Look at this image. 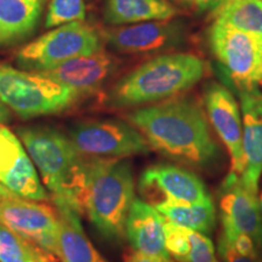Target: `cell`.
I'll return each mask as SVG.
<instances>
[{"mask_svg": "<svg viewBox=\"0 0 262 262\" xmlns=\"http://www.w3.org/2000/svg\"><path fill=\"white\" fill-rule=\"evenodd\" d=\"M126 119L150 148L176 162L204 169L220 157L205 110L194 97L175 96L147 104L127 113Z\"/></svg>", "mask_w": 262, "mask_h": 262, "instance_id": "cell-1", "label": "cell"}, {"mask_svg": "<svg viewBox=\"0 0 262 262\" xmlns=\"http://www.w3.org/2000/svg\"><path fill=\"white\" fill-rule=\"evenodd\" d=\"M135 199V179L131 164L124 158H85L80 192L85 214L103 238H125L127 214Z\"/></svg>", "mask_w": 262, "mask_h": 262, "instance_id": "cell-2", "label": "cell"}, {"mask_svg": "<svg viewBox=\"0 0 262 262\" xmlns=\"http://www.w3.org/2000/svg\"><path fill=\"white\" fill-rule=\"evenodd\" d=\"M206 63L192 54H165L149 60L117 83L108 102L113 107H141L179 96L201 81Z\"/></svg>", "mask_w": 262, "mask_h": 262, "instance_id": "cell-3", "label": "cell"}, {"mask_svg": "<svg viewBox=\"0 0 262 262\" xmlns=\"http://www.w3.org/2000/svg\"><path fill=\"white\" fill-rule=\"evenodd\" d=\"M17 135L54 204L64 203L83 215L80 192L85 158L75 149L70 136L51 126L18 127Z\"/></svg>", "mask_w": 262, "mask_h": 262, "instance_id": "cell-4", "label": "cell"}, {"mask_svg": "<svg viewBox=\"0 0 262 262\" xmlns=\"http://www.w3.org/2000/svg\"><path fill=\"white\" fill-rule=\"evenodd\" d=\"M78 100L74 91L39 73L0 64V101L24 119L64 112Z\"/></svg>", "mask_w": 262, "mask_h": 262, "instance_id": "cell-5", "label": "cell"}, {"mask_svg": "<svg viewBox=\"0 0 262 262\" xmlns=\"http://www.w3.org/2000/svg\"><path fill=\"white\" fill-rule=\"evenodd\" d=\"M102 50V40L83 21L62 25L29 42L16 54V63L28 72L51 70L74 57Z\"/></svg>", "mask_w": 262, "mask_h": 262, "instance_id": "cell-6", "label": "cell"}, {"mask_svg": "<svg viewBox=\"0 0 262 262\" xmlns=\"http://www.w3.org/2000/svg\"><path fill=\"white\" fill-rule=\"evenodd\" d=\"M68 136L78 153L86 159H113L147 155L145 136L129 122L118 119L84 120L74 124Z\"/></svg>", "mask_w": 262, "mask_h": 262, "instance_id": "cell-7", "label": "cell"}, {"mask_svg": "<svg viewBox=\"0 0 262 262\" xmlns=\"http://www.w3.org/2000/svg\"><path fill=\"white\" fill-rule=\"evenodd\" d=\"M211 51L237 90L262 88V40L215 22L209 34Z\"/></svg>", "mask_w": 262, "mask_h": 262, "instance_id": "cell-8", "label": "cell"}, {"mask_svg": "<svg viewBox=\"0 0 262 262\" xmlns=\"http://www.w3.org/2000/svg\"><path fill=\"white\" fill-rule=\"evenodd\" d=\"M137 187L145 202L153 206L169 201L199 203L211 198L201 178L172 164L148 166L141 173Z\"/></svg>", "mask_w": 262, "mask_h": 262, "instance_id": "cell-9", "label": "cell"}, {"mask_svg": "<svg viewBox=\"0 0 262 262\" xmlns=\"http://www.w3.org/2000/svg\"><path fill=\"white\" fill-rule=\"evenodd\" d=\"M58 215L56 208L18 195L0 201V224L52 255ZM54 256V255H52Z\"/></svg>", "mask_w": 262, "mask_h": 262, "instance_id": "cell-10", "label": "cell"}, {"mask_svg": "<svg viewBox=\"0 0 262 262\" xmlns=\"http://www.w3.org/2000/svg\"><path fill=\"white\" fill-rule=\"evenodd\" d=\"M222 228L242 232L262 251V217L257 193L244 185L241 175L229 171L217 191Z\"/></svg>", "mask_w": 262, "mask_h": 262, "instance_id": "cell-11", "label": "cell"}, {"mask_svg": "<svg viewBox=\"0 0 262 262\" xmlns=\"http://www.w3.org/2000/svg\"><path fill=\"white\" fill-rule=\"evenodd\" d=\"M0 185L29 201L51 198L41 185L24 143L9 127H0Z\"/></svg>", "mask_w": 262, "mask_h": 262, "instance_id": "cell-12", "label": "cell"}, {"mask_svg": "<svg viewBox=\"0 0 262 262\" xmlns=\"http://www.w3.org/2000/svg\"><path fill=\"white\" fill-rule=\"evenodd\" d=\"M204 104L209 123L228 150L231 170L242 175L244 170L243 125L237 100L224 85L210 83L205 88Z\"/></svg>", "mask_w": 262, "mask_h": 262, "instance_id": "cell-13", "label": "cell"}, {"mask_svg": "<svg viewBox=\"0 0 262 262\" xmlns=\"http://www.w3.org/2000/svg\"><path fill=\"white\" fill-rule=\"evenodd\" d=\"M116 68L113 57L103 50L74 57L51 70L39 72L42 77L56 81L80 98L96 94Z\"/></svg>", "mask_w": 262, "mask_h": 262, "instance_id": "cell-14", "label": "cell"}, {"mask_svg": "<svg viewBox=\"0 0 262 262\" xmlns=\"http://www.w3.org/2000/svg\"><path fill=\"white\" fill-rule=\"evenodd\" d=\"M243 112L244 170L241 178L257 193L262 173V93L260 89L237 90Z\"/></svg>", "mask_w": 262, "mask_h": 262, "instance_id": "cell-15", "label": "cell"}, {"mask_svg": "<svg viewBox=\"0 0 262 262\" xmlns=\"http://www.w3.org/2000/svg\"><path fill=\"white\" fill-rule=\"evenodd\" d=\"M104 39L110 47L123 54H146L176 45L180 29L169 22H142L129 27L108 29Z\"/></svg>", "mask_w": 262, "mask_h": 262, "instance_id": "cell-16", "label": "cell"}, {"mask_svg": "<svg viewBox=\"0 0 262 262\" xmlns=\"http://www.w3.org/2000/svg\"><path fill=\"white\" fill-rule=\"evenodd\" d=\"M58 222L52 255L61 262H108L85 234L80 214L64 203H55Z\"/></svg>", "mask_w": 262, "mask_h": 262, "instance_id": "cell-17", "label": "cell"}, {"mask_svg": "<svg viewBox=\"0 0 262 262\" xmlns=\"http://www.w3.org/2000/svg\"><path fill=\"white\" fill-rule=\"evenodd\" d=\"M165 217L153 205L135 198L127 214L125 237L133 250L147 255L171 257L164 242Z\"/></svg>", "mask_w": 262, "mask_h": 262, "instance_id": "cell-18", "label": "cell"}, {"mask_svg": "<svg viewBox=\"0 0 262 262\" xmlns=\"http://www.w3.org/2000/svg\"><path fill=\"white\" fill-rule=\"evenodd\" d=\"M40 0H0V47H10L34 33L41 16Z\"/></svg>", "mask_w": 262, "mask_h": 262, "instance_id": "cell-19", "label": "cell"}, {"mask_svg": "<svg viewBox=\"0 0 262 262\" xmlns=\"http://www.w3.org/2000/svg\"><path fill=\"white\" fill-rule=\"evenodd\" d=\"M176 15V9L165 0H107L103 18L108 25H130L165 21Z\"/></svg>", "mask_w": 262, "mask_h": 262, "instance_id": "cell-20", "label": "cell"}, {"mask_svg": "<svg viewBox=\"0 0 262 262\" xmlns=\"http://www.w3.org/2000/svg\"><path fill=\"white\" fill-rule=\"evenodd\" d=\"M155 208L166 220L194 229L203 234H210L216 225V212L212 199L199 203L164 202Z\"/></svg>", "mask_w": 262, "mask_h": 262, "instance_id": "cell-21", "label": "cell"}, {"mask_svg": "<svg viewBox=\"0 0 262 262\" xmlns=\"http://www.w3.org/2000/svg\"><path fill=\"white\" fill-rule=\"evenodd\" d=\"M216 22L262 40V0H225L216 9Z\"/></svg>", "mask_w": 262, "mask_h": 262, "instance_id": "cell-22", "label": "cell"}, {"mask_svg": "<svg viewBox=\"0 0 262 262\" xmlns=\"http://www.w3.org/2000/svg\"><path fill=\"white\" fill-rule=\"evenodd\" d=\"M54 256L44 249L0 224V262H50Z\"/></svg>", "mask_w": 262, "mask_h": 262, "instance_id": "cell-23", "label": "cell"}, {"mask_svg": "<svg viewBox=\"0 0 262 262\" xmlns=\"http://www.w3.org/2000/svg\"><path fill=\"white\" fill-rule=\"evenodd\" d=\"M192 231L193 229L173 224L166 220L164 224V242L165 249L175 261L183 262L188 256L192 249Z\"/></svg>", "mask_w": 262, "mask_h": 262, "instance_id": "cell-24", "label": "cell"}, {"mask_svg": "<svg viewBox=\"0 0 262 262\" xmlns=\"http://www.w3.org/2000/svg\"><path fill=\"white\" fill-rule=\"evenodd\" d=\"M85 15L84 0H51L45 26L52 28L70 22L84 21Z\"/></svg>", "mask_w": 262, "mask_h": 262, "instance_id": "cell-25", "label": "cell"}, {"mask_svg": "<svg viewBox=\"0 0 262 262\" xmlns=\"http://www.w3.org/2000/svg\"><path fill=\"white\" fill-rule=\"evenodd\" d=\"M221 235L238 254L249 257H261V250L254 242V239L249 237L248 234L222 228Z\"/></svg>", "mask_w": 262, "mask_h": 262, "instance_id": "cell-26", "label": "cell"}, {"mask_svg": "<svg viewBox=\"0 0 262 262\" xmlns=\"http://www.w3.org/2000/svg\"><path fill=\"white\" fill-rule=\"evenodd\" d=\"M217 250L224 262H262V257H249L238 254L221 234L219 237Z\"/></svg>", "mask_w": 262, "mask_h": 262, "instance_id": "cell-27", "label": "cell"}, {"mask_svg": "<svg viewBox=\"0 0 262 262\" xmlns=\"http://www.w3.org/2000/svg\"><path fill=\"white\" fill-rule=\"evenodd\" d=\"M124 262H173L171 257H162V256H153V255H147L143 253L134 250L125 257Z\"/></svg>", "mask_w": 262, "mask_h": 262, "instance_id": "cell-28", "label": "cell"}, {"mask_svg": "<svg viewBox=\"0 0 262 262\" xmlns=\"http://www.w3.org/2000/svg\"><path fill=\"white\" fill-rule=\"evenodd\" d=\"M192 2L199 10L206 11V10H216L225 0H192Z\"/></svg>", "mask_w": 262, "mask_h": 262, "instance_id": "cell-29", "label": "cell"}, {"mask_svg": "<svg viewBox=\"0 0 262 262\" xmlns=\"http://www.w3.org/2000/svg\"><path fill=\"white\" fill-rule=\"evenodd\" d=\"M11 118H12L11 110L0 101V127L5 126L6 124L10 123Z\"/></svg>", "mask_w": 262, "mask_h": 262, "instance_id": "cell-30", "label": "cell"}, {"mask_svg": "<svg viewBox=\"0 0 262 262\" xmlns=\"http://www.w3.org/2000/svg\"><path fill=\"white\" fill-rule=\"evenodd\" d=\"M15 193H12L11 191H9L8 188L6 187H4V186L3 185H0V201H2V199H4V198H6V196H11V195H14Z\"/></svg>", "mask_w": 262, "mask_h": 262, "instance_id": "cell-31", "label": "cell"}, {"mask_svg": "<svg viewBox=\"0 0 262 262\" xmlns=\"http://www.w3.org/2000/svg\"><path fill=\"white\" fill-rule=\"evenodd\" d=\"M258 203H260V211H261V217H262V194L260 196V199H258Z\"/></svg>", "mask_w": 262, "mask_h": 262, "instance_id": "cell-32", "label": "cell"}, {"mask_svg": "<svg viewBox=\"0 0 262 262\" xmlns=\"http://www.w3.org/2000/svg\"><path fill=\"white\" fill-rule=\"evenodd\" d=\"M40 2H41V3H44V0H40Z\"/></svg>", "mask_w": 262, "mask_h": 262, "instance_id": "cell-33", "label": "cell"}, {"mask_svg": "<svg viewBox=\"0 0 262 262\" xmlns=\"http://www.w3.org/2000/svg\"><path fill=\"white\" fill-rule=\"evenodd\" d=\"M185 2H189V0H185Z\"/></svg>", "mask_w": 262, "mask_h": 262, "instance_id": "cell-34", "label": "cell"}, {"mask_svg": "<svg viewBox=\"0 0 262 262\" xmlns=\"http://www.w3.org/2000/svg\"><path fill=\"white\" fill-rule=\"evenodd\" d=\"M50 262H55V261H50Z\"/></svg>", "mask_w": 262, "mask_h": 262, "instance_id": "cell-35", "label": "cell"}]
</instances>
